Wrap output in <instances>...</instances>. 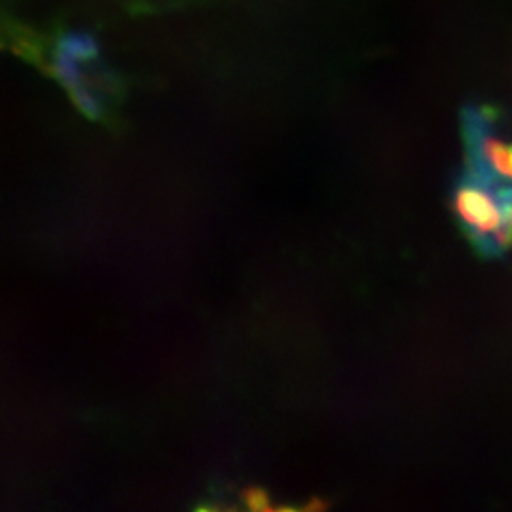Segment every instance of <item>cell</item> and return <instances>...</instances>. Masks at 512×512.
<instances>
[{"label":"cell","instance_id":"3957f363","mask_svg":"<svg viewBox=\"0 0 512 512\" xmlns=\"http://www.w3.org/2000/svg\"><path fill=\"white\" fill-rule=\"evenodd\" d=\"M243 501L247 503V507L251 511H277L274 505L270 503V497L266 495L264 490H258V488H251V490H245L243 492Z\"/></svg>","mask_w":512,"mask_h":512},{"label":"cell","instance_id":"6da1fadb","mask_svg":"<svg viewBox=\"0 0 512 512\" xmlns=\"http://www.w3.org/2000/svg\"><path fill=\"white\" fill-rule=\"evenodd\" d=\"M99 57L97 38L84 29L65 31L57 38L52 57L55 80L90 120H101L114 97V76Z\"/></svg>","mask_w":512,"mask_h":512},{"label":"cell","instance_id":"7a4b0ae2","mask_svg":"<svg viewBox=\"0 0 512 512\" xmlns=\"http://www.w3.org/2000/svg\"><path fill=\"white\" fill-rule=\"evenodd\" d=\"M465 133L469 154L480 156L495 173L512 181V145L488 135L480 114L465 116Z\"/></svg>","mask_w":512,"mask_h":512}]
</instances>
